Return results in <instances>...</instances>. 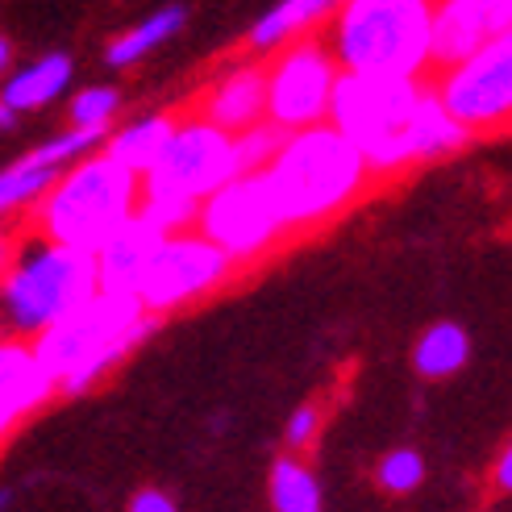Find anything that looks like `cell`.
Masks as SVG:
<instances>
[{
    "mask_svg": "<svg viewBox=\"0 0 512 512\" xmlns=\"http://www.w3.org/2000/svg\"><path fill=\"white\" fill-rule=\"evenodd\" d=\"M259 175L288 234L338 217L371 184L367 159L329 121L309 125V130H292Z\"/></svg>",
    "mask_w": 512,
    "mask_h": 512,
    "instance_id": "obj_1",
    "label": "cell"
},
{
    "mask_svg": "<svg viewBox=\"0 0 512 512\" xmlns=\"http://www.w3.org/2000/svg\"><path fill=\"white\" fill-rule=\"evenodd\" d=\"M159 317L146 313L138 296H117V292H96L80 309L42 329L34 342V354L55 379V388L67 396L88 392L92 383L105 379L121 358H130L150 334H155Z\"/></svg>",
    "mask_w": 512,
    "mask_h": 512,
    "instance_id": "obj_2",
    "label": "cell"
},
{
    "mask_svg": "<svg viewBox=\"0 0 512 512\" xmlns=\"http://www.w3.org/2000/svg\"><path fill=\"white\" fill-rule=\"evenodd\" d=\"M325 46L342 71L425 80L433 67V0H342Z\"/></svg>",
    "mask_w": 512,
    "mask_h": 512,
    "instance_id": "obj_3",
    "label": "cell"
},
{
    "mask_svg": "<svg viewBox=\"0 0 512 512\" xmlns=\"http://www.w3.org/2000/svg\"><path fill=\"white\" fill-rule=\"evenodd\" d=\"M138 200H142V179L117 167L105 150H92V155H80L50 179V188L30 209L38 238L92 254L138 213Z\"/></svg>",
    "mask_w": 512,
    "mask_h": 512,
    "instance_id": "obj_4",
    "label": "cell"
},
{
    "mask_svg": "<svg viewBox=\"0 0 512 512\" xmlns=\"http://www.w3.org/2000/svg\"><path fill=\"white\" fill-rule=\"evenodd\" d=\"M96 292V263L88 250L50 238L21 242L0 271V338H38Z\"/></svg>",
    "mask_w": 512,
    "mask_h": 512,
    "instance_id": "obj_5",
    "label": "cell"
},
{
    "mask_svg": "<svg viewBox=\"0 0 512 512\" xmlns=\"http://www.w3.org/2000/svg\"><path fill=\"white\" fill-rule=\"evenodd\" d=\"M425 80H400V75H354L342 71V80L329 100V125L350 138V146L367 159L371 175H388L413 163L408 134L421 105Z\"/></svg>",
    "mask_w": 512,
    "mask_h": 512,
    "instance_id": "obj_6",
    "label": "cell"
},
{
    "mask_svg": "<svg viewBox=\"0 0 512 512\" xmlns=\"http://www.w3.org/2000/svg\"><path fill=\"white\" fill-rule=\"evenodd\" d=\"M238 171L234 134H225L209 117H179L167 138L163 159L142 175V196H163L179 204H200Z\"/></svg>",
    "mask_w": 512,
    "mask_h": 512,
    "instance_id": "obj_7",
    "label": "cell"
},
{
    "mask_svg": "<svg viewBox=\"0 0 512 512\" xmlns=\"http://www.w3.org/2000/svg\"><path fill=\"white\" fill-rule=\"evenodd\" d=\"M267 71V121L284 134L309 130L329 117V100L342 80L338 59L321 38H292L271 50Z\"/></svg>",
    "mask_w": 512,
    "mask_h": 512,
    "instance_id": "obj_8",
    "label": "cell"
},
{
    "mask_svg": "<svg viewBox=\"0 0 512 512\" xmlns=\"http://www.w3.org/2000/svg\"><path fill=\"white\" fill-rule=\"evenodd\" d=\"M433 92L471 138L504 130L512 121V30L442 67Z\"/></svg>",
    "mask_w": 512,
    "mask_h": 512,
    "instance_id": "obj_9",
    "label": "cell"
},
{
    "mask_svg": "<svg viewBox=\"0 0 512 512\" xmlns=\"http://www.w3.org/2000/svg\"><path fill=\"white\" fill-rule=\"evenodd\" d=\"M204 238H209L229 263H254L259 254H267L279 238L288 234L279 209L263 184V175H234L229 184H221L213 196H204L196 204L192 221Z\"/></svg>",
    "mask_w": 512,
    "mask_h": 512,
    "instance_id": "obj_10",
    "label": "cell"
},
{
    "mask_svg": "<svg viewBox=\"0 0 512 512\" xmlns=\"http://www.w3.org/2000/svg\"><path fill=\"white\" fill-rule=\"evenodd\" d=\"M234 263L200 234V229H175V234H163V242L155 246L146 263V275L138 284V304L146 313H175L184 304L209 296L213 288H221Z\"/></svg>",
    "mask_w": 512,
    "mask_h": 512,
    "instance_id": "obj_11",
    "label": "cell"
},
{
    "mask_svg": "<svg viewBox=\"0 0 512 512\" xmlns=\"http://www.w3.org/2000/svg\"><path fill=\"white\" fill-rule=\"evenodd\" d=\"M105 138H109V130H75V125H67L63 134L46 138L42 146L30 150V155L9 163L5 171H0V221L21 213V209H30V204L50 188V179L80 155L100 150Z\"/></svg>",
    "mask_w": 512,
    "mask_h": 512,
    "instance_id": "obj_12",
    "label": "cell"
},
{
    "mask_svg": "<svg viewBox=\"0 0 512 512\" xmlns=\"http://www.w3.org/2000/svg\"><path fill=\"white\" fill-rule=\"evenodd\" d=\"M512 30V0H433V67H450Z\"/></svg>",
    "mask_w": 512,
    "mask_h": 512,
    "instance_id": "obj_13",
    "label": "cell"
},
{
    "mask_svg": "<svg viewBox=\"0 0 512 512\" xmlns=\"http://www.w3.org/2000/svg\"><path fill=\"white\" fill-rule=\"evenodd\" d=\"M55 392V379L34 354L30 338H0V442Z\"/></svg>",
    "mask_w": 512,
    "mask_h": 512,
    "instance_id": "obj_14",
    "label": "cell"
},
{
    "mask_svg": "<svg viewBox=\"0 0 512 512\" xmlns=\"http://www.w3.org/2000/svg\"><path fill=\"white\" fill-rule=\"evenodd\" d=\"M163 242V229L150 225L142 213H134L117 234H109L92 250L96 263V288L100 292H117V296H138V284L146 275V263L155 246Z\"/></svg>",
    "mask_w": 512,
    "mask_h": 512,
    "instance_id": "obj_15",
    "label": "cell"
},
{
    "mask_svg": "<svg viewBox=\"0 0 512 512\" xmlns=\"http://www.w3.org/2000/svg\"><path fill=\"white\" fill-rule=\"evenodd\" d=\"M200 117L221 125L225 134H242V130H250V125L267 121V71L259 63L229 67L209 88V96H204Z\"/></svg>",
    "mask_w": 512,
    "mask_h": 512,
    "instance_id": "obj_16",
    "label": "cell"
},
{
    "mask_svg": "<svg viewBox=\"0 0 512 512\" xmlns=\"http://www.w3.org/2000/svg\"><path fill=\"white\" fill-rule=\"evenodd\" d=\"M71 75H75V63L71 55H42L34 63H25L21 71H13L5 84H0V105H9L17 117L21 113H38L46 105H55V100L71 88Z\"/></svg>",
    "mask_w": 512,
    "mask_h": 512,
    "instance_id": "obj_17",
    "label": "cell"
},
{
    "mask_svg": "<svg viewBox=\"0 0 512 512\" xmlns=\"http://www.w3.org/2000/svg\"><path fill=\"white\" fill-rule=\"evenodd\" d=\"M171 130H175V117L146 113V117H134L130 125H121V130H109V138H105V146H100V150H105L117 167L134 171L142 179L150 167L163 159Z\"/></svg>",
    "mask_w": 512,
    "mask_h": 512,
    "instance_id": "obj_18",
    "label": "cell"
},
{
    "mask_svg": "<svg viewBox=\"0 0 512 512\" xmlns=\"http://www.w3.org/2000/svg\"><path fill=\"white\" fill-rule=\"evenodd\" d=\"M467 138H471V134L446 113V105L438 100V92H433V84H425L421 105H417V117H413V134H408V155H413V163L446 159V155H454V150L463 146Z\"/></svg>",
    "mask_w": 512,
    "mask_h": 512,
    "instance_id": "obj_19",
    "label": "cell"
},
{
    "mask_svg": "<svg viewBox=\"0 0 512 512\" xmlns=\"http://www.w3.org/2000/svg\"><path fill=\"white\" fill-rule=\"evenodd\" d=\"M184 21H188V9H184V5H167V9H159V13L142 17L138 25H130V30L117 34V38L109 42L105 63H109L113 71H125V67L142 63L146 55H155L159 46H167L179 30H184Z\"/></svg>",
    "mask_w": 512,
    "mask_h": 512,
    "instance_id": "obj_20",
    "label": "cell"
},
{
    "mask_svg": "<svg viewBox=\"0 0 512 512\" xmlns=\"http://www.w3.org/2000/svg\"><path fill=\"white\" fill-rule=\"evenodd\" d=\"M342 5V0H279L275 9H267L259 21L250 25V46L254 50H275V46H284L300 34H309L317 21L325 17H334V9Z\"/></svg>",
    "mask_w": 512,
    "mask_h": 512,
    "instance_id": "obj_21",
    "label": "cell"
},
{
    "mask_svg": "<svg viewBox=\"0 0 512 512\" xmlns=\"http://www.w3.org/2000/svg\"><path fill=\"white\" fill-rule=\"evenodd\" d=\"M467 358H471V338H467V329L454 321L429 325L413 346V367L425 379H450L467 367Z\"/></svg>",
    "mask_w": 512,
    "mask_h": 512,
    "instance_id": "obj_22",
    "label": "cell"
},
{
    "mask_svg": "<svg viewBox=\"0 0 512 512\" xmlns=\"http://www.w3.org/2000/svg\"><path fill=\"white\" fill-rule=\"evenodd\" d=\"M271 504L275 512H321L317 475L296 458H279L271 467Z\"/></svg>",
    "mask_w": 512,
    "mask_h": 512,
    "instance_id": "obj_23",
    "label": "cell"
},
{
    "mask_svg": "<svg viewBox=\"0 0 512 512\" xmlns=\"http://www.w3.org/2000/svg\"><path fill=\"white\" fill-rule=\"evenodd\" d=\"M121 113V92L109 84H92L71 96L67 117L75 130H113V117Z\"/></svg>",
    "mask_w": 512,
    "mask_h": 512,
    "instance_id": "obj_24",
    "label": "cell"
},
{
    "mask_svg": "<svg viewBox=\"0 0 512 512\" xmlns=\"http://www.w3.org/2000/svg\"><path fill=\"white\" fill-rule=\"evenodd\" d=\"M284 130L271 121H259V125H250V130L234 134V150H238V171L242 175H259L271 159H275V150L284 146Z\"/></svg>",
    "mask_w": 512,
    "mask_h": 512,
    "instance_id": "obj_25",
    "label": "cell"
},
{
    "mask_svg": "<svg viewBox=\"0 0 512 512\" xmlns=\"http://www.w3.org/2000/svg\"><path fill=\"white\" fill-rule=\"evenodd\" d=\"M421 479H425V458H421L413 446H400V450H392V454H383L379 483H383L388 492L404 496V492L421 488Z\"/></svg>",
    "mask_w": 512,
    "mask_h": 512,
    "instance_id": "obj_26",
    "label": "cell"
},
{
    "mask_svg": "<svg viewBox=\"0 0 512 512\" xmlns=\"http://www.w3.org/2000/svg\"><path fill=\"white\" fill-rule=\"evenodd\" d=\"M317 425H321V417H317V408L313 404H304V408H296V413L288 417V429H284V442L292 446V450H304L313 438H317Z\"/></svg>",
    "mask_w": 512,
    "mask_h": 512,
    "instance_id": "obj_27",
    "label": "cell"
},
{
    "mask_svg": "<svg viewBox=\"0 0 512 512\" xmlns=\"http://www.w3.org/2000/svg\"><path fill=\"white\" fill-rule=\"evenodd\" d=\"M130 512H179V504L159 488H146V492H138L130 500Z\"/></svg>",
    "mask_w": 512,
    "mask_h": 512,
    "instance_id": "obj_28",
    "label": "cell"
},
{
    "mask_svg": "<svg viewBox=\"0 0 512 512\" xmlns=\"http://www.w3.org/2000/svg\"><path fill=\"white\" fill-rule=\"evenodd\" d=\"M496 488H500V492H512V442L504 446L500 463H496Z\"/></svg>",
    "mask_w": 512,
    "mask_h": 512,
    "instance_id": "obj_29",
    "label": "cell"
},
{
    "mask_svg": "<svg viewBox=\"0 0 512 512\" xmlns=\"http://www.w3.org/2000/svg\"><path fill=\"white\" fill-rule=\"evenodd\" d=\"M13 250H17V242H13V234L5 225H0V271L9 267V259H13Z\"/></svg>",
    "mask_w": 512,
    "mask_h": 512,
    "instance_id": "obj_30",
    "label": "cell"
},
{
    "mask_svg": "<svg viewBox=\"0 0 512 512\" xmlns=\"http://www.w3.org/2000/svg\"><path fill=\"white\" fill-rule=\"evenodd\" d=\"M9 63H13V42H9L5 34H0V75L9 71Z\"/></svg>",
    "mask_w": 512,
    "mask_h": 512,
    "instance_id": "obj_31",
    "label": "cell"
},
{
    "mask_svg": "<svg viewBox=\"0 0 512 512\" xmlns=\"http://www.w3.org/2000/svg\"><path fill=\"white\" fill-rule=\"evenodd\" d=\"M0 130H17V113L9 105H0Z\"/></svg>",
    "mask_w": 512,
    "mask_h": 512,
    "instance_id": "obj_32",
    "label": "cell"
},
{
    "mask_svg": "<svg viewBox=\"0 0 512 512\" xmlns=\"http://www.w3.org/2000/svg\"><path fill=\"white\" fill-rule=\"evenodd\" d=\"M9 504H13V496H9V492H5V488H0V512H5V508H9Z\"/></svg>",
    "mask_w": 512,
    "mask_h": 512,
    "instance_id": "obj_33",
    "label": "cell"
}]
</instances>
